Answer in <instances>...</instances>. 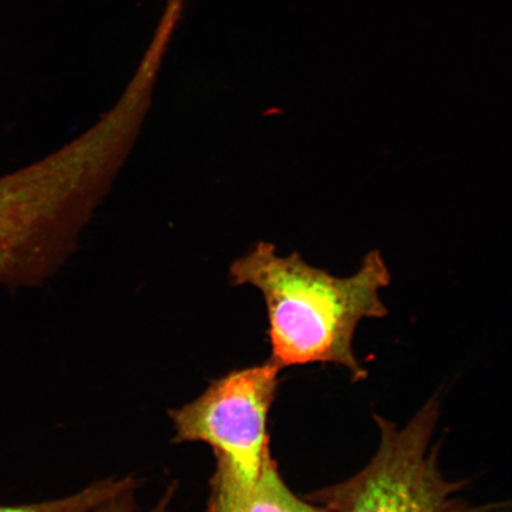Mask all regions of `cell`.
<instances>
[{"mask_svg": "<svg viewBox=\"0 0 512 512\" xmlns=\"http://www.w3.org/2000/svg\"><path fill=\"white\" fill-rule=\"evenodd\" d=\"M234 286H252L266 306L270 361L283 370L307 364H335L361 382L368 371L354 350L364 319L388 316L380 293L392 280L379 249L369 252L350 277L336 275L293 252L278 253L270 242L256 243L229 267Z\"/></svg>", "mask_w": 512, "mask_h": 512, "instance_id": "6da1fadb", "label": "cell"}, {"mask_svg": "<svg viewBox=\"0 0 512 512\" xmlns=\"http://www.w3.org/2000/svg\"><path fill=\"white\" fill-rule=\"evenodd\" d=\"M123 163L118 140L94 124L0 177V285L37 286L59 271Z\"/></svg>", "mask_w": 512, "mask_h": 512, "instance_id": "7a4b0ae2", "label": "cell"}, {"mask_svg": "<svg viewBox=\"0 0 512 512\" xmlns=\"http://www.w3.org/2000/svg\"><path fill=\"white\" fill-rule=\"evenodd\" d=\"M440 402L433 396L406 426L374 414L379 447L355 476L307 495L330 512H459L458 492L465 480L451 482L438 465L439 446L431 448Z\"/></svg>", "mask_w": 512, "mask_h": 512, "instance_id": "3957f363", "label": "cell"}, {"mask_svg": "<svg viewBox=\"0 0 512 512\" xmlns=\"http://www.w3.org/2000/svg\"><path fill=\"white\" fill-rule=\"evenodd\" d=\"M281 369L272 361L230 371L202 395L170 411L175 444L213 448L216 467L245 479L259 477L275 462L268 419Z\"/></svg>", "mask_w": 512, "mask_h": 512, "instance_id": "277c9868", "label": "cell"}, {"mask_svg": "<svg viewBox=\"0 0 512 512\" xmlns=\"http://www.w3.org/2000/svg\"><path fill=\"white\" fill-rule=\"evenodd\" d=\"M208 512H330L294 494L272 463L254 479L217 469L210 482Z\"/></svg>", "mask_w": 512, "mask_h": 512, "instance_id": "5b68a950", "label": "cell"}, {"mask_svg": "<svg viewBox=\"0 0 512 512\" xmlns=\"http://www.w3.org/2000/svg\"><path fill=\"white\" fill-rule=\"evenodd\" d=\"M132 486L134 482L131 478L107 479L69 497L51 502L17 505V507H0V512H92L107 499Z\"/></svg>", "mask_w": 512, "mask_h": 512, "instance_id": "8992f818", "label": "cell"}, {"mask_svg": "<svg viewBox=\"0 0 512 512\" xmlns=\"http://www.w3.org/2000/svg\"><path fill=\"white\" fill-rule=\"evenodd\" d=\"M133 488L121 491L120 494L107 499L106 502L101 503L92 512H139L136 504L133 501ZM171 492L160 501L157 507L149 512H168Z\"/></svg>", "mask_w": 512, "mask_h": 512, "instance_id": "52a82bcc", "label": "cell"}, {"mask_svg": "<svg viewBox=\"0 0 512 512\" xmlns=\"http://www.w3.org/2000/svg\"><path fill=\"white\" fill-rule=\"evenodd\" d=\"M459 512H512V501L489 503L478 507H466Z\"/></svg>", "mask_w": 512, "mask_h": 512, "instance_id": "ba28073f", "label": "cell"}]
</instances>
